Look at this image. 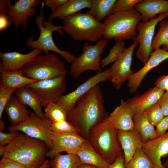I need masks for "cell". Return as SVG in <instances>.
Wrapping results in <instances>:
<instances>
[{
  "label": "cell",
  "mask_w": 168,
  "mask_h": 168,
  "mask_svg": "<svg viewBox=\"0 0 168 168\" xmlns=\"http://www.w3.org/2000/svg\"><path fill=\"white\" fill-rule=\"evenodd\" d=\"M164 167L166 168H168V158L167 160L163 164Z\"/></svg>",
  "instance_id": "816d5d0a"
},
{
  "label": "cell",
  "mask_w": 168,
  "mask_h": 168,
  "mask_svg": "<svg viewBox=\"0 0 168 168\" xmlns=\"http://www.w3.org/2000/svg\"><path fill=\"white\" fill-rule=\"evenodd\" d=\"M141 0H118L115 3L110 15L128 11L135 7Z\"/></svg>",
  "instance_id": "8d00e7d4"
},
{
  "label": "cell",
  "mask_w": 168,
  "mask_h": 168,
  "mask_svg": "<svg viewBox=\"0 0 168 168\" xmlns=\"http://www.w3.org/2000/svg\"><path fill=\"white\" fill-rule=\"evenodd\" d=\"M20 132L12 131L5 133L0 131V146H5L12 142L20 134Z\"/></svg>",
  "instance_id": "f35d334b"
},
{
  "label": "cell",
  "mask_w": 168,
  "mask_h": 168,
  "mask_svg": "<svg viewBox=\"0 0 168 168\" xmlns=\"http://www.w3.org/2000/svg\"><path fill=\"white\" fill-rule=\"evenodd\" d=\"M108 116L91 128L88 141L96 151L110 164L118 156L124 154L117 130L110 123Z\"/></svg>",
  "instance_id": "3957f363"
},
{
  "label": "cell",
  "mask_w": 168,
  "mask_h": 168,
  "mask_svg": "<svg viewBox=\"0 0 168 168\" xmlns=\"http://www.w3.org/2000/svg\"><path fill=\"white\" fill-rule=\"evenodd\" d=\"M156 103L161 109L164 116H168V91L164 92Z\"/></svg>",
  "instance_id": "b9f144b4"
},
{
  "label": "cell",
  "mask_w": 168,
  "mask_h": 168,
  "mask_svg": "<svg viewBox=\"0 0 168 168\" xmlns=\"http://www.w3.org/2000/svg\"><path fill=\"white\" fill-rule=\"evenodd\" d=\"M144 112L148 121L154 127L165 116L161 109L156 103L147 108Z\"/></svg>",
  "instance_id": "e575fe53"
},
{
  "label": "cell",
  "mask_w": 168,
  "mask_h": 168,
  "mask_svg": "<svg viewBox=\"0 0 168 168\" xmlns=\"http://www.w3.org/2000/svg\"><path fill=\"white\" fill-rule=\"evenodd\" d=\"M167 17L168 13H161L155 18L140 21L138 24L136 30L138 33L133 41L139 44L135 55L143 64L147 62L152 52V44L156 25Z\"/></svg>",
  "instance_id": "9c48e42d"
},
{
  "label": "cell",
  "mask_w": 168,
  "mask_h": 168,
  "mask_svg": "<svg viewBox=\"0 0 168 168\" xmlns=\"http://www.w3.org/2000/svg\"><path fill=\"white\" fill-rule=\"evenodd\" d=\"M14 94L21 103L30 107L40 118L44 119L42 107L40 100L26 86L18 89Z\"/></svg>",
  "instance_id": "83f0119b"
},
{
  "label": "cell",
  "mask_w": 168,
  "mask_h": 168,
  "mask_svg": "<svg viewBox=\"0 0 168 168\" xmlns=\"http://www.w3.org/2000/svg\"><path fill=\"white\" fill-rule=\"evenodd\" d=\"M109 41L108 40L101 38L94 45L85 43L82 47L83 53L75 58L71 63V75L77 78L86 71H93L97 73L101 72V55Z\"/></svg>",
  "instance_id": "ba28073f"
},
{
  "label": "cell",
  "mask_w": 168,
  "mask_h": 168,
  "mask_svg": "<svg viewBox=\"0 0 168 168\" xmlns=\"http://www.w3.org/2000/svg\"><path fill=\"white\" fill-rule=\"evenodd\" d=\"M159 26L157 33L153 38L152 49L155 50L163 46L162 49L168 52V20L165 19L161 21Z\"/></svg>",
  "instance_id": "4dcf8cb0"
},
{
  "label": "cell",
  "mask_w": 168,
  "mask_h": 168,
  "mask_svg": "<svg viewBox=\"0 0 168 168\" xmlns=\"http://www.w3.org/2000/svg\"><path fill=\"white\" fill-rule=\"evenodd\" d=\"M68 0H44L45 4L54 12L62 5L66 3Z\"/></svg>",
  "instance_id": "7bdbcfd3"
},
{
  "label": "cell",
  "mask_w": 168,
  "mask_h": 168,
  "mask_svg": "<svg viewBox=\"0 0 168 168\" xmlns=\"http://www.w3.org/2000/svg\"><path fill=\"white\" fill-rule=\"evenodd\" d=\"M156 127V131L158 137L165 134L168 131V116H164Z\"/></svg>",
  "instance_id": "60d3db41"
},
{
  "label": "cell",
  "mask_w": 168,
  "mask_h": 168,
  "mask_svg": "<svg viewBox=\"0 0 168 168\" xmlns=\"http://www.w3.org/2000/svg\"><path fill=\"white\" fill-rule=\"evenodd\" d=\"M10 132L18 131L33 138L44 142L49 149L51 145V129L45 118L39 117L35 112L30 113L29 118L25 121L16 126H9Z\"/></svg>",
  "instance_id": "8fae6325"
},
{
  "label": "cell",
  "mask_w": 168,
  "mask_h": 168,
  "mask_svg": "<svg viewBox=\"0 0 168 168\" xmlns=\"http://www.w3.org/2000/svg\"><path fill=\"white\" fill-rule=\"evenodd\" d=\"M44 118L50 122L67 120V114L57 103L50 102L45 107Z\"/></svg>",
  "instance_id": "1f68e13d"
},
{
  "label": "cell",
  "mask_w": 168,
  "mask_h": 168,
  "mask_svg": "<svg viewBox=\"0 0 168 168\" xmlns=\"http://www.w3.org/2000/svg\"><path fill=\"white\" fill-rule=\"evenodd\" d=\"M5 128V124L4 121L0 119V131L2 132Z\"/></svg>",
  "instance_id": "681fc988"
},
{
  "label": "cell",
  "mask_w": 168,
  "mask_h": 168,
  "mask_svg": "<svg viewBox=\"0 0 168 168\" xmlns=\"http://www.w3.org/2000/svg\"><path fill=\"white\" fill-rule=\"evenodd\" d=\"M133 120L134 129L141 134L143 143L158 137L154 126L148 121L144 112L134 115Z\"/></svg>",
  "instance_id": "4316f807"
},
{
  "label": "cell",
  "mask_w": 168,
  "mask_h": 168,
  "mask_svg": "<svg viewBox=\"0 0 168 168\" xmlns=\"http://www.w3.org/2000/svg\"><path fill=\"white\" fill-rule=\"evenodd\" d=\"M125 43L122 41H116L111 48L108 54L101 60V68H104L109 64L114 63L119 58L123 53L125 49Z\"/></svg>",
  "instance_id": "836d02e7"
},
{
  "label": "cell",
  "mask_w": 168,
  "mask_h": 168,
  "mask_svg": "<svg viewBox=\"0 0 168 168\" xmlns=\"http://www.w3.org/2000/svg\"><path fill=\"white\" fill-rule=\"evenodd\" d=\"M77 168H99L96 166L86 164H81Z\"/></svg>",
  "instance_id": "c3c4849f"
},
{
  "label": "cell",
  "mask_w": 168,
  "mask_h": 168,
  "mask_svg": "<svg viewBox=\"0 0 168 168\" xmlns=\"http://www.w3.org/2000/svg\"><path fill=\"white\" fill-rule=\"evenodd\" d=\"M0 168H26L20 163L10 158L2 156L0 161Z\"/></svg>",
  "instance_id": "ab89813d"
},
{
  "label": "cell",
  "mask_w": 168,
  "mask_h": 168,
  "mask_svg": "<svg viewBox=\"0 0 168 168\" xmlns=\"http://www.w3.org/2000/svg\"><path fill=\"white\" fill-rule=\"evenodd\" d=\"M155 86L164 91H168V74L160 76L156 80Z\"/></svg>",
  "instance_id": "ee69618b"
},
{
  "label": "cell",
  "mask_w": 168,
  "mask_h": 168,
  "mask_svg": "<svg viewBox=\"0 0 168 168\" xmlns=\"http://www.w3.org/2000/svg\"><path fill=\"white\" fill-rule=\"evenodd\" d=\"M134 8L140 14L142 21L156 17L157 14L168 13V0H141Z\"/></svg>",
  "instance_id": "7402d4cb"
},
{
  "label": "cell",
  "mask_w": 168,
  "mask_h": 168,
  "mask_svg": "<svg viewBox=\"0 0 168 168\" xmlns=\"http://www.w3.org/2000/svg\"><path fill=\"white\" fill-rule=\"evenodd\" d=\"M65 76L39 81L26 86L38 97L42 107H46L49 102L57 103L65 91Z\"/></svg>",
  "instance_id": "30bf717a"
},
{
  "label": "cell",
  "mask_w": 168,
  "mask_h": 168,
  "mask_svg": "<svg viewBox=\"0 0 168 168\" xmlns=\"http://www.w3.org/2000/svg\"><path fill=\"white\" fill-rule=\"evenodd\" d=\"M138 44L133 42L125 48L119 58L108 68V81L117 90L120 89L125 81L134 72V70L131 69V66L133 54Z\"/></svg>",
  "instance_id": "7c38bea8"
},
{
  "label": "cell",
  "mask_w": 168,
  "mask_h": 168,
  "mask_svg": "<svg viewBox=\"0 0 168 168\" xmlns=\"http://www.w3.org/2000/svg\"><path fill=\"white\" fill-rule=\"evenodd\" d=\"M38 168H51L49 163V160L46 159L44 163Z\"/></svg>",
  "instance_id": "7dc6e473"
},
{
  "label": "cell",
  "mask_w": 168,
  "mask_h": 168,
  "mask_svg": "<svg viewBox=\"0 0 168 168\" xmlns=\"http://www.w3.org/2000/svg\"><path fill=\"white\" fill-rule=\"evenodd\" d=\"M51 133V147L46 155V157L50 159L63 152L76 154L86 140L78 132L62 133L52 130Z\"/></svg>",
  "instance_id": "4fadbf2b"
},
{
  "label": "cell",
  "mask_w": 168,
  "mask_h": 168,
  "mask_svg": "<svg viewBox=\"0 0 168 168\" xmlns=\"http://www.w3.org/2000/svg\"><path fill=\"white\" fill-rule=\"evenodd\" d=\"M164 92V90L155 86L142 94H138L128 99L125 102L134 115L144 112L156 104Z\"/></svg>",
  "instance_id": "d6986e66"
},
{
  "label": "cell",
  "mask_w": 168,
  "mask_h": 168,
  "mask_svg": "<svg viewBox=\"0 0 168 168\" xmlns=\"http://www.w3.org/2000/svg\"><path fill=\"white\" fill-rule=\"evenodd\" d=\"M47 122L51 130L56 132L62 133L78 132L76 128L67 120L54 122Z\"/></svg>",
  "instance_id": "d590c367"
},
{
  "label": "cell",
  "mask_w": 168,
  "mask_h": 168,
  "mask_svg": "<svg viewBox=\"0 0 168 168\" xmlns=\"http://www.w3.org/2000/svg\"><path fill=\"white\" fill-rule=\"evenodd\" d=\"M41 49H33L30 52L23 54L16 51L0 53V70L8 71L20 70L26 64L42 52Z\"/></svg>",
  "instance_id": "ac0fdd59"
},
{
  "label": "cell",
  "mask_w": 168,
  "mask_h": 168,
  "mask_svg": "<svg viewBox=\"0 0 168 168\" xmlns=\"http://www.w3.org/2000/svg\"><path fill=\"white\" fill-rule=\"evenodd\" d=\"M6 146H0V156H2L4 155L6 149Z\"/></svg>",
  "instance_id": "f907efd6"
},
{
  "label": "cell",
  "mask_w": 168,
  "mask_h": 168,
  "mask_svg": "<svg viewBox=\"0 0 168 168\" xmlns=\"http://www.w3.org/2000/svg\"><path fill=\"white\" fill-rule=\"evenodd\" d=\"M104 104L102 93L98 84L77 101L67 114V120L76 128L80 135L88 140L91 128L108 115Z\"/></svg>",
  "instance_id": "6da1fadb"
},
{
  "label": "cell",
  "mask_w": 168,
  "mask_h": 168,
  "mask_svg": "<svg viewBox=\"0 0 168 168\" xmlns=\"http://www.w3.org/2000/svg\"><path fill=\"white\" fill-rule=\"evenodd\" d=\"M12 25L9 22L7 15L0 14V31L6 30L10 25Z\"/></svg>",
  "instance_id": "bcb514c9"
},
{
  "label": "cell",
  "mask_w": 168,
  "mask_h": 168,
  "mask_svg": "<svg viewBox=\"0 0 168 168\" xmlns=\"http://www.w3.org/2000/svg\"><path fill=\"white\" fill-rule=\"evenodd\" d=\"M108 69L97 73L78 86L73 91L63 95L57 104L68 113L74 108L77 101L95 85L101 82L108 81Z\"/></svg>",
  "instance_id": "9a60e30c"
},
{
  "label": "cell",
  "mask_w": 168,
  "mask_h": 168,
  "mask_svg": "<svg viewBox=\"0 0 168 168\" xmlns=\"http://www.w3.org/2000/svg\"><path fill=\"white\" fill-rule=\"evenodd\" d=\"M76 154L79 159L81 164L91 165L99 168H107L110 165L96 151L87 140Z\"/></svg>",
  "instance_id": "cb8c5ba5"
},
{
  "label": "cell",
  "mask_w": 168,
  "mask_h": 168,
  "mask_svg": "<svg viewBox=\"0 0 168 168\" xmlns=\"http://www.w3.org/2000/svg\"><path fill=\"white\" fill-rule=\"evenodd\" d=\"M2 156L13 160L26 168H38L46 160L49 148L43 141L23 133L6 146Z\"/></svg>",
  "instance_id": "7a4b0ae2"
},
{
  "label": "cell",
  "mask_w": 168,
  "mask_h": 168,
  "mask_svg": "<svg viewBox=\"0 0 168 168\" xmlns=\"http://www.w3.org/2000/svg\"><path fill=\"white\" fill-rule=\"evenodd\" d=\"M0 72V85L5 87L18 89L38 81L25 77L21 70L8 71L2 70Z\"/></svg>",
  "instance_id": "484cf974"
},
{
  "label": "cell",
  "mask_w": 168,
  "mask_h": 168,
  "mask_svg": "<svg viewBox=\"0 0 168 168\" xmlns=\"http://www.w3.org/2000/svg\"><path fill=\"white\" fill-rule=\"evenodd\" d=\"M92 0H68L64 4L48 17L49 20H52L56 18L62 20L68 16L79 12L82 9L90 8Z\"/></svg>",
  "instance_id": "d4e9b609"
},
{
  "label": "cell",
  "mask_w": 168,
  "mask_h": 168,
  "mask_svg": "<svg viewBox=\"0 0 168 168\" xmlns=\"http://www.w3.org/2000/svg\"><path fill=\"white\" fill-rule=\"evenodd\" d=\"M140 13L134 7L128 11L110 15L104 19L105 25L103 37L116 41L133 39L138 33V24L141 21Z\"/></svg>",
  "instance_id": "8992f818"
},
{
  "label": "cell",
  "mask_w": 168,
  "mask_h": 168,
  "mask_svg": "<svg viewBox=\"0 0 168 168\" xmlns=\"http://www.w3.org/2000/svg\"><path fill=\"white\" fill-rule=\"evenodd\" d=\"M133 114L126 105L121 100L120 105L108 116V119L117 130L127 131L134 129Z\"/></svg>",
  "instance_id": "ffe728a7"
},
{
  "label": "cell",
  "mask_w": 168,
  "mask_h": 168,
  "mask_svg": "<svg viewBox=\"0 0 168 168\" xmlns=\"http://www.w3.org/2000/svg\"><path fill=\"white\" fill-rule=\"evenodd\" d=\"M116 0H92L91 7L86 13L95 17L100 22L110 15Z\"/></svg>",
  "instance_id": "f1b7e54d"
},
{
  "label": "cell",
  "mask_w": 168,
  "mask_h": 168,
  "mask_svg": "<svg viewBox=\"0 0 168 168\" xmlns=\"http://www.w3.org/2000/svg\"><path fill=\"white\" fill-rule=\"evenodd\" d=\"M17 89L7 87L0 85V119L5 106Z\"/></svg>",
  "instance_id": "74e56055"
},
{
  "label": "cell",
  "mask_w": 168,
  "mask_h": 168,
  "mask_svg": "<svg viewBox=\"0 0 168 168\" xmlns=\"http://www.w3.org/2000/svg\"><path fill=\"white\" fill-rule=\"evenodd\" d=\"M107 168H125L124 154L118 156L114 161L110 164Z\"/></svg>",
  "instance_id": "f6af8a7d"
},
{
  "label": "cell",
  "mask_w": 168,
  "mask_h": 168,
  "mask_svg": "<svg viewBox=\"0 0 168 168\" xmlns=\"http://www.w3.org/2000/svg\"><path fill=\"white\" fill-rule=\"evenodd\" d=\"M40 14L36 17L35 22L40 31L39 38L35 40V35L32 34L26 40V46L30 49H41L44 53L54 51L60 54L69 63H71L75 58L74 54L67 50H61L55 44L52 37L53 33L57 31L62 36H64L63 27L62 25H54L52 20L44 19L43 10L45 3L42 1Z\"/></svg>",
  "instance_id": "5b68a950"
},
{
  "label": "cell",
  "mask_w": 168,
  "mask_h": 168,
  "mask_svg": "<svg viewBox=\"0 0 168 168\" xmlns=\"http://www.w3.org/2000/svg\"><path fill=\"white\" fill-rule=\"evenodd\" d=\"M118 139L123 150L125 164L132 158L137 149L143 143L141 134L135 130L127 131L117 130Z\"/></svg>",
  "instance_id": "44dd1931"
},
{
  "label": "cell",
  "mask_w": 168,
  "mask_h": 168,
  "mask_svg": "<svg viewBox=\"0 0 168 168\" xmlns=\"http://www.w3.org/2000/svg\"><path fill=\"white\" fill-rule=\"evenodd\" d=\"M62 20L64 31L75 40L96 42L103 36L105 24L89 14L79 12Z\"/></svg>",
  "instance_id": "277c9868"
},
{
  "label": "cell",
  "mask_w": 168,
  "mask_h": 168,
  "mask_svg": "<svg viewBox=\"0 0 168 168\" xmlns=\"http://www.w3.org/2000/svg\"><path fill=\"white\" fill-rule=\"evenodd\" d=\"M40 0H18L14 4L11 2L7 7V16L10 23L16 30L20 26L24 30L28 28L27 19L33 17L36 12V7L41 5Z\"/></svg>",
  "instance_id": "5bb4252c"
},
{
  "label": "cell",
  "mask_w": 168,
  "mask_h": 168,
  "mask_svg": "<svg viewBox=\"0 0 168 168\" xmlns=\"http://www.w3.org/2000/svg\"><path fill=\"white\" fill-rule=\"evenodd\" d=\"M141 148L156 168H166L161 159L168 155V131L162 136L143 143Z\"/></svg>",
  "instance_id": "e0dca14e"
},
{
  "label": "cell",
  "mask_w": 168,
  "mask_h": 168,
  "mask_svg": "<svg viewBox=\"0 0 168 168\" xmlns=\"http://www.w3.org/2000/svg\"><path fill=\"white\" fill-rule=\"evenodd\" d=\"M168 58V52L163 49L158 48L152 52L144 66L128 79L127 85L129 92L132 93L136 92L148 72Z\"/></svg>",
  "instance_id": "2e32d148"
},
{
  "label": "cell",
  "mask_w": 168,
  "mask_h": 168,
  "mask_svg": "<svg viewBox=\"0 0 168 168\" xmlns=\"http://www.w3.org/2000/svg\"><path fill=\"white\" fill-rule=\"evenodd\" d=\"M4 110L12 126L19 125L27 120L30 113L26 105L21 103L13 95L5 105Z\"/></svg>",
  "instance_id": "603a6c76"
},
{
  "label": "cell",
  "mask_w": 168,
  "mask_h": 168,
  "mask_svg": "<svg viewBox=\"0 0 168 168\" xmlns=\"http://www.w3.org/2000/svg\"><path fill=\"white\" fill-rule=\"evenodd\" d=\"M51 168H77L81 164L76 154L60 153L49 160Z\"/></svg>",
  "instance_id": "f546056e"
},
{
  "label": "cell",
  "mask_w": 168,
  "mask_h": 168,
  "mask_svg": "<svg viewBox=\"0 0 168 168\" xmlns=\"http://www.w3.org/2000/svg\"><path fill=\"white\" fill-rule=\"evenodd\" d=\"M21 70L25 77L38 81L66 76L68 73L64 63L49 52L36 56Z\"/></svg>",
  "instance_id": "52a82bcc"
},
{
  "label": "cell",
  "mask_w": 168,
  "mask_h": 168,
  "mask_svg": "<svg viewBox=\"0 0 168 168\" xmlns=\"http://www.w3.org/2000/svg\"><path fill=\"white\" fill-rule=\"evenodd\" d=\"M125 168H156L141 147L138 148L131 160L125 164Z\"/></svg>",
  "instance_id": "d6a6232c"
}]
</instances>
